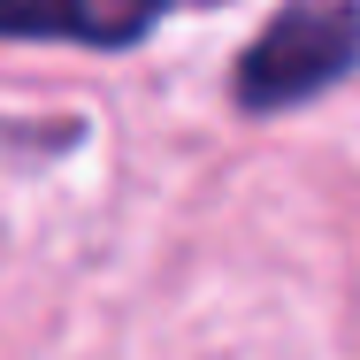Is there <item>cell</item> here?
Masks as SVG:
<instances>
[{
    "label": "cell",
    "instance_id": "obj_1",
    "mask_svg": "<svg viewBox=\"0 0 360 360\" xmlns=\"http://www.w3.org/2000/svg\"><path fill=\"white\" fill-rule=\"evenodd\" d=\"M360 70V8L353 0H284L238 54L230 100L238 115H291L314 92Z\"/></svg>",
    "mask_w": 360,
    "mask_h": 360
},
{
    "label": "cell",
    "instance_id": "obj_2",
    "mask_svg": "<svg viewBox=\"0 0 360 360\" xmlns=\"http://www.w3.org/2000/svg\"><path fill=\"white\" fill-rule=\"evenodd\" d=\"M176 0H0V39H62L92 54H123Z\"/></svg>",
    "mask_w": 360,
    "mask_h": 360
}]
</instances>
